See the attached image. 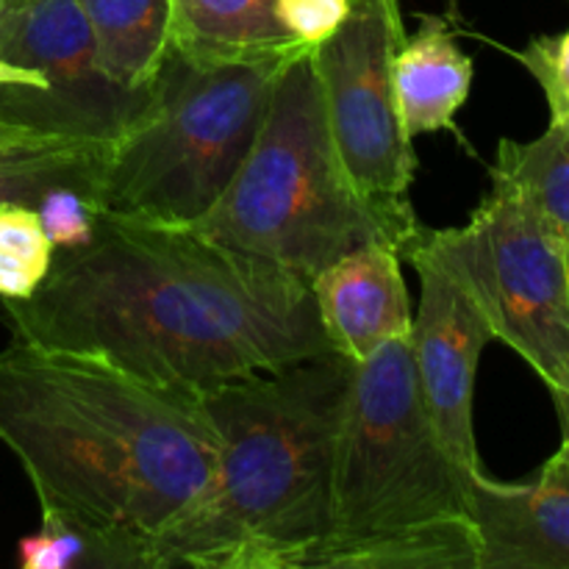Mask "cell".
Returning <instances> with one entry per match:
<instances>
[{
	"label": "cell",
	"instance_id": "cell-9",
	"mask_svg": "<svg viewBox=\"0 0 569 569\" xmlns=\"http://www.w3.org/2000/svg\"><path fill=\"white\" fill-rule=\"evenodd\" d=\"M0 59L48 83L44 92L0 87V114L39 137L111 142L150 92H126L103 76L78 0H0Z\"/></svg>",
	"mask_w": 569,
	"mask_h": 569
},
{
	"label": "cell",
	"instance_id": "cell-16",
	"mask_svg": "<svg viewBox=\"0 0 569 569\" xmlns=\"http://www.w3.org/2000/svg\"><path fill=\"white\" fill-rule=\"evenodd\" d=\"M489 181L515 192L569 244V117L528 142L500 139Z\"/></svg>",
	"mask_w": 569,
	"mask_h": 569
},
{
	"label": "cell",
	"instance_id": "cell-18",
	"mask_svg": "<svg viewBox=\"0 0 569 569\" xmlns=\"http://www.w3.org/2000/svg\"><path fill=\"white\" fill-rule=\"evenodd\" d=\"M56 248L31 206H0V298L26 300L53 267Z\"/></svg>",
	"mask_w": 569,
	"mask_h": 569
},
{
	"label": "cell",
	"instance_id": "cell-26",
	"mask_svg": "<svg viewBox=\"0 0 569 569\" xmlns=\"http://www.w3.org/2000/svg\"><path fill=\"white\" fill-rule=\"evenodd\" d=\"M553 406H556V415H559L561 433L569 437V398H553Z\"/></svg>",
	"mask_w": 569,
	"mask_h": 569
},
{
	"label": "cell",
	"instance_id": "cell-25",
	"mask_svg": "<svg viewBox=\"0 0 569 569\" xmlns=\"http://www.w3.org/2000/svg\"><path fill=\"white\" fill-rule=\"evenodd\" d=\"M548 465H553L561 476L569 478V437H565V442H561V448L556 450V456L548 461Z\"/></svg>",
	"mask_w": 569,
	"mask_h": 569
},
{
	"label": "cell",
	"instance_id": "cell-19",
	"mask_svg": "<svg viewBox=\"0 0 569 569\" xmlns=\"http://www.w3.org/2000/svg\"><path fill=\"white\" fill-rule=\"evenodd\" d=\"M22 569H70L103 567L114 569L109 550L76 526L42 517V528L17 545Z\"/></svg>",
	"mask_w": 569,
	"mask_h": 569
},
{
	"label": "cell",
	"instance_id": "cell-7",
	"mask_svg": "<svg viewBox=\"0 0 569 569\" xmlns=\"http://www.w3.org/2000/svg\"><path fill=\"white\" fill-rule=\"evenodd\" d=\"M411 248L465 289L495 339L528 361L550 398H569V244L531 206L492 183L465 226H422Z\"/></svg>",
	"mask_w": 569,
	"mask_h": 569
},
{
	"label": "cell",
	"instance_id": "cell-3",
	"mask_svg": "<svg viewBox=\"0 0 569 569\" xmlns=\"http://www.w3.org/2000/svg\"><path fill=\"white\" fill-rule=\"evenodd\" d=\"M353 367L328 350L200 392L220 459L142 569H315Z\"/></svg>",
	"mask_w": 569,
	"mask_h": 569
},
{
	"label": "cell",
	"instance_id": "cell-14",
	"mask_svg": "<svg viewBox=\"0 0 569 569\" xmlns=\"http://www.w3.org/2000/svg\"><path fill=\"white\" fill-rule=\"evenodd\" d=\"M172 48L198 59H276L306 44L283 31L276 0H170Z\"/></svg>",
	"mask_w": 569,
	"mask_h": 569
},
{
	"label": "cell",
	"instance_id": "cell-11",
	"mask_svg": "<svg viewBox=\"0 0 569 569\" xmlns=\"http://www.w3.org/2000/svg\"><path fill=\"white\" fill-rule=\"evenodd\" d=\"M478 569H569V478L545 465L533 481L467 478Z\"/></svg>",
	"mask_w": 569,
	"mask_h": 569
},
{
	"label": "cell",
	"instance_id": "cell-8",
	"mask_svg": "<svg viewBox=\"0 0 569 569\" xmlns=\"http://www.w3.org/2000/svg\"><path fill=\"white\" fill-rule=\"evenodd\" d=\"M406 39L398 0H350L333 37L311 50L339 161L372 206L417 220L409 203L417 156L398 111L392 59Z\"/></svg>",
	"mask_w": 569,
	"mask_h": 569
},
{
	"label": "cell",
	"instance_id": "cell-23",
	"mask_svg": "<svg viewBox=\"0 0 569 569\" xmlns=\"http://www.w3.org/2000/svg\"><path fill=\"white\" fill-rule=\"evenodd\" d=\"M0 87H28V89H37V92H44L48 83H44L42 76L31 70H22V67L9 64V61L0 59Z\"/></svg>",
	"mask_w": 569,
	"mask_h": 569
},
{
	"label": "cell",
	"instance_id": "cell-20",
	"mask_svg": "<svg viewBox=\"0 0 569 569\" xmlns=\"http://www.w3.org/2000/svg\"><path fill=\"white\" fill-rule=\"evenodd\" d=\"M37 214L56 250H76L92 242L103 206L89 187H53L37 203Z\"/></svg>",
	"mask_w": 569,
	"mask_h": 569
},
{
	"label": "cell",
	"instance_id": "cell-12",
	"mask_svg": "<svg viewBox=\"0 0 569 569\" xmlns=\"http://www.w3.org/2000/svg\"><path fill=\"white\" fill-rule=\"evenodd\" d=\"M400 264L403 250L376 239L345 253L311 281L333 353L359 365L392 339L409 337L415 311Z\"/></svg>",
	"mask_w": 569,
	"mask_h": 569
},
{
	"label": "cell",
	"instance_id": "cell-6",
	"mask_svg": "<svg viewBox=\"0 0 569 569\" xmlns=\"http://www.w3.org/2000/svg\"><path fill=\"white\" fill-rule=\"evenodd\" d=\"M298 53L198 59L172 48L144 109L106 148L98 183L103 211L176 226L198 222L248 156L272 87Z\"/></svg>",
	"mask_w": 569,
	"mask_h": 569
},
{
	"label": "cell",
	"instance_id": "cell-22",
	"mask_svg": "<svg viewBox=\"0 0 569 569\" xmlns=\"http://www.w3.org/2000/svg\"><path fill=\"white\" fill-rule=\"evenodd\" d=\"M276 14L295 42L317 48L350 14V0H276Z\"/></svg>",
	"mask_w": 569,
	"mask_h": 569
},
{
	"label": "cell",
	"instance_id": "cell-21",
	"mask_svg": "<svg viewBox=\"0 0 569 569\" xmlns=\"http://www.w3.org/2000/svg\"><path fill=\"white\" fill-rule=\"evenodd\" d=\"M517 59L542 87L550 120L569 117V28L550 37L531 39L517 53Z\"/></svg>",
	"mask_w": 569,
	"mask_h": 569
},
{
	"label": "cell",
	"instance_id": "cell-13",
	"mask_svg": "<svg viewBox=\"0 0 569 569\" xmlns=\"http://www.w3.org/2000/svg\"><path fill=\"white\" fill-rule=\"evenodd\" d=\"M472 59L459 48L442 17H422L415 37L392 59L395 98L411 139L450 131L472 89Z\"/></svg>",
	"mask_w": 569,
	"mask_h": 569
},
{
	"label": "cell",
	"instance_id": "cell-15",
	"mask_svg": "<svg viewBox=\"0 0 569 569\" xmlns=\"http://www.w3.org/2000/svg\"><path fill=\"white\" fill-rule=\"evenodd\" d=\"M89 22L94 59L126 92H148L172 50L170 0H78Z\"/></svg>",
	"mask_w": 569,
	"mask_h": 569
},
{
	"label": "cell",
	"instance_id": "cell-5",
	"mask_svg": "<svg viewBox=\"0 0 569 569\" xmlns=\"http://www.w3.org/2000/svg\"><path fill=\"white\" fill-rule=\"evenodd\" d=\"M192 228L311 283L376 239L406 256L422 222L387 214L353 187L328 131L311 50H300L278 76L231 183Z\"/></svg>",
	"mask_w": 569,
	"mask_h": 569
},
{
	"label": "cell",
	"instance_id": "cell-10",
	"mask_svg": "<svg viewBox=\"0 0 569 569\" xmlns=\"http://www.w3.org/2000/svg\"><path fill=\"white\" fill-rule=\"evenodd\" d=\"M420 276V303L409 348L422 406L450 459L467 472L483 470L472 426L478 361L495 339L465 289L422 250L406 253Z\"/></svg>",
	"mask_w": 569,
	"mask_h": 569
},
{
	"label": "cell",
	"instance_id": "cell-2",
	"mask_svg": "<svg viewBox=\"0 0 569 569\" xmlns=\"http://www.w3.org/2000/svg\"><path fill=\"white\" fill-rule=\"evenodd\" d=\"M0 445L20 461L39 515L98 539L114 569H142L220 459L200 395L17 339L0 350Z\"/></svg>",
	"mask_w": 569,
	"mask_h": 569
},
{
	"label": "cell",
	"instance_id": "cell-24",
	"mask_svg": "<svg viewBox=\"0 0 569 569\" xmlns=\"http://www.w3.org/2000/svg\"><path fill=\"white\" fill-rule=\"evenodd\" d=\"M28 139H42V137H39V133H33V131H28L26 126L14 122L11 117L0 114V148H3V144L28 142Z\"/></svg>",
	"mask_w": 569,
	"mask_h": 569
},
{
	"label": "cell",
	"instance_id": "cell-17",
	"mask_svg": "<svg viewBox=\"0 0 569 569\" xmlns=\"http://www.w3.org/2000/svg\"><path fill=\"white\" fill-rule=\"evenodd\" d=\"M109 142L42 137L0 148V206L37 209L53 187H89L98 192Z\"/></svg>",
	"mask_w": 569,
	"mask_h": 569
},
{
	"label": "cell",
	"instance_id": "cell-4",
	"mask_svg": "<svg viewBox=\"0 0 569 569\" xmlns=\"http://www.w3.org/2000/svg\"><path fill=\"white\" fill-rule=\"evenodd\" d=\"M470 476L428 420L409 337L392 339L353 367L315 569H478Z\"/></svg>",
	"mask_w": 569,
	"mask_h": 569
},
{
	"label": "cell",
	"instance_id": "cell-1",
	"mask_svg": "<svg viewBox=\"0 0 569 569\" xmlns=\"http://www.w3.org/2000/svg\"><path fill=\"white\" fill-rule=\"evenodd\" d=\"M17 342L78 350L200 395L331 350L311 283L192 226L103 211L92 242L56 250L26 300H3Z\"/></svg>",
	"mask_w": 569,
	"mask_h": 569
}]
</instances>
